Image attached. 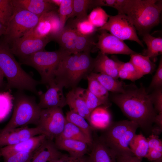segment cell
Listing matches in <instances>:
<instances>
[{
	"label": "cell",
	"mask_w": 162,
	"mask_h": 162,
	"mask_svg": "<svg viewBox=\"0 0 162 162\" xmlns=\"http://www.w3.org/2000/svg\"><path fill=\"white\" fill-rule=\"evenodd\" d=\"M112 101L130 119L145 130L151 129L157 113L150 95L142 86L128 87L124 92L113 93Z\"/></svg>",
	"instance_id": "1"
},
{
	"label": "cell",
	"mask_w": 162,
	"mask_h": 162,
	"mask_svg": "<svg viewBox=\"0 0 162 162\" xmlns=\"http://www.w3.org/2000/svg\"><path fill=\"white\" fill-rule=\"evenodd\" d=\"M90 52H82L64 58L54 72L55 82L66 88L76 87L81 80L93 71L94 58Z\"/></svg>",
	"instance_id": "2"
},
{
	"label": "cell",
	"mask_w": 162,
	"mask_h": 162,
	"mask_svg": "<svg viewBox=\"0 0 162 162\" xmlns=\"http://www.w3.org/2000/svg\"><path fill=\"white\" fill-rule=\"evenodd\" d=\"M162 10L160 0H127L123 14L127 15L139 34L149 33L160 21Z\"/></svg>",
	"instance_id": "3"
},
{
	"label": "cell",
	"mask_w": 162,
	"mask_h": 162,
	"mask_svg": "<svg viewBox=\"0 0 162 162\" xmlns=\"http://www.w3.org/2000/svg\"><path fill=\"white\" fill-rule=\"evenodd\" d=\"M0 68L7 79L6 88L26 90L37 95V86L40 81L33 78L21 68L11 52L9 45L0 44Z\"/></svg>",
	"instance_id": "4"
},
{
	"label": "cell",
	"mask_w": 162,
	"mask_h": 162,
	"mask_svg": "<svg viewBox=\"0 0 162 162\" xmlns=\"http://www.w3.org/2000/svg\"><path fill=\"white\" fill-rule=\"evenodd\" d=\"M14 96L13 111L10 120L0 132L3 133L29 124L38 125L41 109L35 98L19 90Z\"/></svg>",
	"instance_id": "5"
},
{
	"label": "cell",
	"mask_w": 162,
	"mask_h": 162,
	"mask_svg": "<svg viewBox=\"0 0 162 162\" xmlns=\"http://www.w3.org/2000/svg\"><path fill=\"white\" fill-rule=\"evenodd\" d=\"M139 127L130 120L112 122L100 137L117 156L134 155L129 145Z\"/></svg>",
	"instance_id": "6"
},
{
	"label": "cell",
	"mask_w": 162,
	"mask_h": 162,
	"mask_svg": "<svg viewBox=\"0 0 162 162\" xmlns=\"http://www.w3.org/2000/svg\"><path fill=\"white\" fill-rule=\"evenodd\" d=\"M70 54L60 48L53 51L43 50L20 59V61L36 69L40 75V83L48 85L54 80V72L60 62Z\"/></svg>",
	"instance_id": "7"
},
{
	"label": "cell",
	"mask_w": 162,
	"mask_h": 162,
	"mask_svg": "<svg viewBox=\"0 0 162 162\" xmlns=\"http://www.w3.org/2000/svg\"><path fill=\"white\" fill-rule=\"evenodd\" d=\"M14 8L4 35L3 42L9 45L33 29L37 25L40 17L26 10Z\"/></svg>",
	"instance_id": "8"
},
{
	"label": "cell",
	"mask_w": 162,
	"mask_h": 162,
	"mask_svg": "<svg viewBox=\"0 0 162 162\" xmlns=\"http://www.w3.org/2000/svg\"><path fill=\"white\" fill-rule=\"evenodd\" d=\"M54 40L58 43L60 49L70 54L84 52H90L96 43L90 36L82 35L75 29L70 28H64Z\"/></svg>",
	"instance_id": "9"
},
{
	"label": "cell",
	"mask_w": 162,
	"mask_h": 162,
	"mask_svg": "<svg viewBox=\"0 0 162 162\" xmlns=\"http://www.w3.org/2000/svg\"><path fill=\"white\" fill-rule=\"evenodd\" d=\"M98 30L108 31L122 40L133 41L144 46L142 42L139 38L132 22L125 14H118L115 16H110L107 22Z\"/></svg>",
	"instance_id": "10"
},
{
	"label": "cell",
	"mask_w": 162,
	"mask_h": 162,
	"mask_svg": "<svg viewBox=\"0 0 162 162\" xmlns=\"http://www.w3.org/2000/svg\"><path fill=\"white\" fill-rule=\"evenodd\" d=\"M62 109L53 107L41 110L37 126L48 139L53 140L63 130L66 119Z\"/></svg>",
	"instance_id": "11"
},
{
	"label": "cell",
	"mask_w": 162,
	"mask_h": 162,
	"mask_svg": "<svg viewBox=\"0 0 162 162\" xmlns=\"http://www.w3.org/2000/svg\"><path fill=\"white\" fill-rule=\"evenodd\" d=\"M52 40L50 37L36 38L28 32L11 43L10 49L12 53L20 59L44 50L46 45Z\"/></svg>",
	"instance_id": "12"
},
{
	"label": "cell",
	"mask_w": 162,
	"mask_h": 162,
	"mask_svg": "<svg viewBox=\"0 0 162 162\" xmlns=\"http://www.w3.org/2000/svg\"><path fill=\"white\" fill-rule=\"evenodd\" d=\"M63 30L58 12L54 10L40 16L36 26L29 32L36 38L50 37L52 40Z\"/></svg>",
	"instance_id": "13"
},
{
	"label": "cell",
	"mask_w": 162,
	"mask_h": 162,
	"mask_svg": "<svg viewBox=\"0 0 162 162\" xmlns=\"http://www.w3.org/2000/svg\"><path fill=\"white\" fill-rule=\"evenodd\" d=\"M95 47L105 54L131 55L135 53L123 41L104 30H100Z\"/></svg>",
	"instance_id": "14"
},
{
	"label": "cell",
	"mask_w": 162,
	"mask_h": 162,
	"mask_svg": "<svg viewBox=\"0 0 162 162\" xmlns=\"http://www.w3.org/2000/svg\"><path fill=\"white\" fill-rule=\"evenodd\" d=\"M48 85L49 87L45 92H38L39 106L41 109L53 107L62 108L67 105L66 97L63 92L64 87L54 80Z\"/></svg>",
	"instance_id": "15"
},
{
	"label": "cell",
	"mask_w": 162,
	"mask_h": 162,
	"mask_svg": "<svg viewBox=\"0 0 162 162\" xmlns=\"http://www.w3.org/2000/svg\"><path fill=\"white\" fill-rule=\"evenodd\" d=\"M42 134L43 133L38 126L32 128L27 126L17 128L6 132L0 133V146L16 144Z\"/></svg>",
	"instance_id": "16"
},
{
	"label": "cell",
	"mask_w": 162,
	"mask_h": 162,
	"mask_svg": "<svg viewBox=\"0 0 162 162\" xmlns=\"http://www.w3.org/2000/svg\"><path fill=\"white\" fill-rule=\"evenodd\" d=\"M46 138L45 135L40 134L16 144L4 146L0 149V156L4 157L17 153L33 152Z\"/></svg>",
	"instance_id": "17"
},
{
	"label": "cell",
	"mask_w": 162,
	"mask_h": 162,
	"mask_svg": "<svg viewBox=\"0 0 162 162\" xmlns=\"http://www.w3.org/2000/svg\"><path fill=\"white\" fill-rule=\"evenodd\" d=\"M63 154L53 140L46 138L35 151L29 162H53Z\"/></svg>",
	"instance_id": "18"
},
{
	"label": "cell",
	"mask_w": 162,
	"mask_h": 162,
	"mask_svg": "<svg viewBox=\"0 0 162 162\" xmlns=\"http://www.w3.org/2000/svg\"><path fill=\"white\" fill-rule=\"evenodd\" d=\"M88 162H117V155L100 137L93 139Z\"/></svg>",
	"instance_id": "19"
},
{
	"label": "cell",
	"mask_w": 162,
	"mask_h": 162,
	"mask_svg": "<svg viewBox=\"0 0 162 162\" xmlns=\"http://www.w3.org/2000/svg\"><path fill=\"white\" fill-rule=\"evenodd\" d=\"M14 7L27 10L39 16L43 14L56 10V6L50 0H12Z\"/></svg>",
	"instance_id": "20"
},
{
	"label": "cell",
	"mask_w": 162,
	"mask_h": 162,
	"mask_svg": "<svg viewBox=\"0 0 162 162\" xmlns=\"http://www.w3.org/2000/svg\"><path fill=\"white\" fill-rule=\"evenodd\" d=\"M92 72L104 74L118 79V67L116 60L110 58L106 54L100 52L94 58Z\"/></svg>",
	"instance_id": "21"
},
{
	"label": "cell",
	"mask_w": 162,
	"mask_h": 162,
	"mask_svg": "<svg viewBox=\"0 0 162 162\" xmlns=\"http://www.w3.org/2000/svg\"><path fill=\"white\" fill-rule=\"evenodd\" d=\"M59 150L67 152L73 157L84 156L88 151V145L84 142L72 139L56 138L54 142Z\"/></svg>",
	"instance_id": "22"
},
{
	"label": "cell",
	"mask_w": 162,
	"mask_h": 162,
	"mask_svg": "<svg viewBox=\"0 0 162 162\" xmlns=\"http://www.w3.org/2000/svg\"><path fill=\"white\" fill-rule=\"evenodd\" d=\"M67 105L70 110L77 113L89 121L91 112L77 87L72 88L66 96Z\"/></svg>",
	"instance_id": "23"
},
{
	"label": "cell",
	"mask_w": 162,
	"mask_h": 162,
	"mask_svg": "<svg viewBox=\"0 0 162 162\" xmlns=\"http://www.w3.org/2000/svg\"><path fill=\"white\" fill-rule=\"evenodd\" d=\"M105 106H98L91 113L89 120L91 127L98 129H105L112 122L111 116Z\"/></svg>",
	"instance_id": "24"
},
{
	"label": "cell",
	"mask_w": 162,
	"mask_h": 162,
	"mask_svg": "<svg viewBox=\"0 0 162 162\" xmlns=\"http://www.w3.org/2000/svg\"><path fill=\"white\" fill-rule=\"evenodd\" d=\"M90 74L108 92L114 93H123L127 86L122 82L110 76L93 72H91Z\"/></svg>",
	"instance_id": "25"
},
{
	"label": "cell",
	"mask_w": 162,
	"mask_h": 162,
	"mask_svg": "<svg viewBox=\"0 0 162 162\" xmlns=\"http://www.w3.org/2000/svg\"><path fill=\"white\" fill-rule=\"evenodd\" d=\"M56 138L79 140L86 142L90 146L93 143V141L90 140L80 128L67 120L63 131Z\"/></svg>",
	"instance_id": "26"
},
{
	"label": "cell",
	"mask_w": 162,
	"mask_h": 162,
	"mask_svg": "<svg viewBox=\"0 0 162 162\" xmlns=\"http://www.w3.org/2000/svg\"><path fill=\"white\" fill-rule=\"evenodd\" d=\"M129 62L143 76L152 73L155 68V64L148 56L137 53L130 55Z\"/></svg>",
	"instance_id": "27"
},
{
	"label": "cell",
	"mask_w": 162,
	"mask_h": 162,
	"mask_svg": "<svg viewBox=\"0 0 162 162\" xmlns=\"http://www.w3.org/2000/svg\"><path fill=\"white\" fill-rule=\"evenodd\" d=\"M142 39L147 46L145 51L144 56L150 59H155L157 56L162 53V38L160 37H155L149 33L143 35Z\"/></svg>",
	"instance_id": "28"
},
{
	"label": "cell",
	"mask_w": 162,
	"mask_h": 162,
	"mask_svg": "<svg viewBox=\"0 0 162 162\" xmlns=\"http://www.w3.org/2000/svg\"><path fill=\"white\" fill-rule=\"evenodd\" d=\"M92 3L91 0H73V12L68 18L76 17L73 22V26L79 21L87 18L88 10L92 8Z\"/></svg>",
	"instance_id": "29"
},
{
	"label": "cell",
	"mask_w": 162,
	"mask_h": 162,
	"mask_svg": "<svg viewBox=\"0 0 162 162\" xmlns=\"http://www.w3.org/2000/svg\"><path fill=\"white\" fill-rule=\"evenodd\" d=\"M129 146L133 155L140 160L146 157L149 149L147 139L141 134H136L131 141Z\"/></svg>",
	"instance_id": "30"
},
{
	"label": "cell",
	"mask_w": 162,
	"mask_h": 162,
	"mask_svg": "<svg viewBox=\"0 0 162 162\" xmlns=\"http://www.w3.org/2000/svg\"><path fill=\"white\" fill-rule=\"evenodd\" d=\"M118 67V78L134 81L143 76L130 62H124L120 61L115 57Z\"/></svg>",
	"instance_id": "31"
},
{
	"label": "cell",
	"mask_w": 162,
	"mask_h": 162,
	"mask_svg": "<svg viewBox=\"0 0 162 162\" xmlns=\"http://www.w3.org/2000/svg\"><path fill=\"white\" fill-rule=\"evenodd\" d=\"M65 117L67 121L78 127L90 140L93 141V128L88 124L84 118L70 110L67 113Z\"/></svg>",
	"instance_id": "32"
},
{
	"label": "cell",
	"mask_w": 162,
	"mask_h": 162,
	"mask_svg": "<svg viewBox=\"0 0 162 162\" xmlns=\"http://www.w3.org/2000/svg\"><path fill=\"white\" fill-rule=\"evenodd\" d=\"M86 78L88 82L87 89L99 98L110 105L109 101L108 91L90 74Z\"/></svg>",
	"instance_id": "33"
},
{
	"label": "cell",
	"mask_w": 162,
	"mask_h": 162,
	"mask_svg": "<svg viewBox=\"0 0 162 162\" xmlns=\"http://www.w3.org/2000/svg\"><path fill=\"white\" fill-rule=\"evenodd\" d=\"M77 88L79 93L84 99L91 113L95 109L101 105H103L107 107L110 106L99 98L87 88L80 87H77Z\"/></svg>",
	"instance_id": "34"
},
{
	"label": "cell",
	"mask_w": 162,
	"mask_h": 162,
	"mask_svg": "<svg viewBox=\"0 0 162 162\" xmlns=\"http://www.w3.org/2000/svg\"><path fill=\"white\" fill-rule=\"evenodd\" d=\"M110 16L101 7H97L93 9L87 19L94 27L100 28L107 22Z\"/></svg>",
	"instance_id": "35"
},
{
	"label": "cell",
	"mask_w": 162,
	"mask_h": 162,
	"mask_svg": "<svg viewBox=\"0 0 162 162\" xmlns=\"http://www.w3.org/2000/svg\"><path fill=\"white\" fill-rule=\"evenodd\" d=\"M14 96L10 91L0 92V121L9 114L13 105Z\"/></svg>",
	"instance_id": "36"
},
{
	"label": "cell",
	"mask_w": 162,
	"mask_h": 162,
	"mask_svg": "<svg viewBox=\"0 0 162 162\" xmlns=\"http://www.w3.org/2000/svg\"><path fill=\"white\" fill-rule=\"evenodd\" d=\"M12 0H0V23L6 27L14 11Z\"/></svg>",
	"instance_id": "37"
},
{
	"label": "cell",
	"mask_w": 162,
	"mask_h": 162,
	"mask_svg": "<svg viewBox=\"0 0 162 162\" xmlns=\"http://www.w3.org/2000/svg\"><path fill=\"white\" fill-rule=\"evenodd\" d=\"M73 10V0H62L59 6L58 13L63 29L66 21Z\"/></svg>",
	"instance_id": "38"
},
{
	"label": "cell",
	"mask_w": 162,
	"mask_h": 162,
	"mask_svg": "<svg viewBox=\"0 0 162 162\" xmlns=\"http://www.w3.org/2000/svg\"><path fill=\"white\" fill-rule=\"evenodd\" d=\"M127 1V0H93L92 6L93 8L102 6L113 8L118 11V14H123Z\"/></svg>",
	"instance_id": "39"
},
{
	"label": "cell",
	"mask_w": 162,
	"mask_h": 162,
	"mask_svg": "<svg viewBox=\"0 0 162 162\" xmlns=\"http://www.w3.org/2000/svg\"><path fill=\"white\" fill-rule=\"evenodd\" d=\"M74 27L79 34L86 36H91L97 30L96 28L88 21L87 18L79 21Z\"/></svg>",
	"instance_id": "40"
},
{
	"label": "cell",
	"mask_w": 162,
	"mask_h": 162,
	"mask_svg": "<svg viewBox=\"0 0 162 162\" xmlns=\"http://www.w3.org/2000/svg\"><path fill=\"white\" fill-rule=\"evenodd\" d=\"M34 151L17 153L4 157V162H29Z\"/></svg>",
	"instance_id": "41"
},
{
	"label": "cell",
	"mask_w": 162,
	"mask_h": 162,
	"mask_svg": "<svg viewBox=\"0 0 162 162\" xmlns=\"http://www.w3.org/2000/svg\"><path fill=\"white\" fill-rule=\"evenodd\" d=\"M162 59H160L159 65L149 85L148 90H154L162 88Z\"/></svg>",
	"instance_id": "42"
},
{
	"label": "cell",
	"mask_w": 162,
	"mask_h": 162,
	"mask_svg": "<svg viewBox=\"0 0 162 162\" xmlns=\"http://www.w3.org/2000/svg\"><path fill=\"white\" fill-rule=\"evenodd\" d=\"M154 108L157 113L162 114V88L155 89L149 94Z\"/></svg>",
	"instance_id": "43"
},
{
	"label": "cell",
	"mask_w": 162,
	"mask_h": 162,
	"mask_svg": "<svg viewBox=\"0 0 162 162\" xmlns=\"http://www.w3.org/2000/svg\"><path fill=\"white\" fill-rule=\"evenodd\" d=\"M146 139L149 149H154L162 152V141L157 135L152 134Z\"/></svg>",
	"instance_id": "44"
},
{
	"label": "cell",
	"mask_w": 162,
	"mask_h": 162,
	"mask_svg": "<svg viewBox=\"0 0 162 162\" xmlns=\"http://www.w3.org/2000/svg\"><path fill=\"white\" fill-rule=\"evenodd\" d=\"M53 162H88V157L85 156L81 157H73L64 154Z\"/></svg>",
	"instance_id": "45"
},
{
	"label": "cell",
	"mask_w": 162,
	"mask_h": 162,
	"mask_svg": "<svg viewBox=\"0 0 162 162\" xmlns=\"http://www.w3.org/2000/svg\"><path fill=\"white\" fill-rule=\"evenodd\" d=\"M145 158L151 161L162 159V152L154 149H149Z\"/></svg>",
	"instance_id": "46"
},
{
	"label": "cell",
	"mask_w": 162,
	"mask_h": 162,
	"mask_svg": "<svg viewBox=\"0 0 162 162\" xmlns=\"http://www.w3.org/2000/svg\"><path fill=\"white\" fill-rule=\"evenodd\" d=\"M117 162H142L134 155L117 156ZM153 162H162V159H160Z\"/></svg>",
	"instance_id": "47"
},
{
	"label": "cell",
	"mask_w": 162,
	"mask_h": 162,
	"mask_svg": "<svg viewBox=\"0 0 162 162\" xmlns=\"http://www.w3.org/2000/svg\"><path fill=\"white\" fill-rule=\"evenodd\" d=\"M4 76L0 68V88L2 87L4 85Z\"/></svg>",
	"instance_id": "48"
},
{
	"label": "cell",
	"mask_w": 162,
	"mask_h": 162,
	"mask_svg": "<svg viewBox=\"0 0 162 162\" xmlns=\"http://www.w3.org/2000/svg\"><path fill=\"white\" fill-rule=\"evenodd\" d=\"M6 27L0 23V37L5 34Z\"/></svg>",
	"instance_id": "49"
},
{
	"label": "cell",
	"mask_w": 162,
	"mask_h": 162,
	"mask_svg": "<svg viewBox=\"0 0 162 162\" xmlns=\"http://www.w3.org/2000/svg\"><path fill=\"white\" fill-rule=\"evenodd\" d=\"M50 2L56 6H59L61 3L62 0H50Z\"/></svg>",
	"instance_id": "50"
},
{
	"label": "cell",
	"mask_w": 162,
	"mask_h": 162,
	"mask_svg": "<svg viewBox=\"0 0 162 162\" xmlns=\"http://www.w3.org/2000/svg\"></svg>",
	"instance_id": "51"
}]
</instances>
